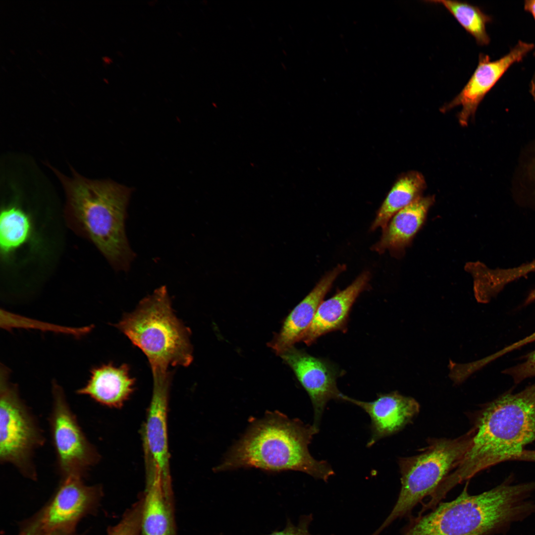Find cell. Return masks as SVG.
<instances>
[{"label":"cell","instance_id":"obj_1","mask_svg":"<svg viewBox=\"0 0 535 535\" xmlns=\"http://www.w3.org/2000/svg\"><path fill=\"white\" fill-rule=\"evenodd\" d=\"M471 445L457 467L440 483L446 495L458 484L491 466L515 460L535 441V383L505 393L484 405L475 420Z\"/></svg>","mask_w":535,"mask_h":535},{"label":"cell","instance_id":"obj_2","mask_svg":"<svg viewBox=\"0 0 535 535\" xmlns=\"http://www.w3.org/2000/svg\"><path fill=\"white\" fill-rule=\"evenodd\" d=\"M530 482L507 479L479 494L471 495L468 484L455 499L440 502L427 514L412 517L402 535H494L535 513L529 499Z\"/></svg>","mask_w":535,"mask_h":535},{"label":"cell","instance_id":"obj_3","mask_svg":"<svg viewBox=\"0 0 535 535\" xmlns=\"http://www.w3.org/2000/svg\"><path fill=\"white\" fill-rule=\"evenodd\" d=\"M54 171L66 193L68 226L91 242L114 269L128 270L135 257L124 225L131 189L111 181L91 180L76 172L70 178Z\"/></svg>","mask_w":535,"mask_h":535},{"label":"cell","instance_id":"obj_4","mask_svg":"<svg viewBox=\"0 0 535 535\" xmlns=\"http://www.w3.org/2000/svg\"><path fill=\"white\" fill-rule=\"evenodd\" d=\"M319 431L313 425L290 419L277 411L269 412L253 422L215 470H294L326 482L334 474L333 470L326 461L315 459L309 450L314 435Z\"/></svg>","mask_w":535,"mask_h":535},{"label":"cell","instance_id":"obj_5","mask_svg":"<svg viewBox=\"0 0 535 535\" xmlns=\"http://www.w3.org/2000/svg\"><path fill=\"white\" fill-rule=\"evenodd\" d=\"M115 326L146 356L153 375L169 366L187 367L193 360L190 331L175 315L166 287L143 299Z\"/></svg>","mask_w":535,"mask_h":535},{"label":"cell","instance_id":"obj_6","mask_svg":"<svg viewBox=\"0 0 535 535\" xmlns=\"http://www.w3.org/2000/svg\"><path fill=\"white\" fill-rule=\"evenodd\" d=\"M475 429L453 439L430 440L420 454L400 458L401 489L390 513L371 535H380L395 520L408 516L415 507L430 496L443 480L460 463L471 445Z\"/></svg>","mask_w":535,"mask_h":535},{"label":"cell","instance_id":"obj_7","mask_svg":"<svg viewBox=\"0 0 535 535\" xmlns=\"http://www.w3.org/2000/svg\"><path fill=\"white\" fill-rule=\"evenodd\" d=\"M9 372L1 365L0 373V461L10 464L24 477L37 479L34 461L36 450L45 443L36 417L20 396L17 385L9 380Z\"/></svg>","mask_w":535,"mask_h":535},{"label":"cell","instance_id":"obj_8","mask_svg":"<svg viewBox=\"0 0 535 535\" xmlns=\"http://www.w3.org/2000/svg\"><path fill=\"white\" fill-rule=\"evenodd\" d=\"M52 394L49 422L57 469L61 478H84L99 463L101 456L83 431L63 388L55 381L52 383Z\"/></svg>","mask_w":535,"mask_h":535},{"label":"cell","instance_id":"obj_9","mask_svg":"<svg viewBox=\"0 0 535 535\" xmlns=\"http://www.w3.org/2000/svg\"><path fill=\"white\" fill-rule=\"evenodd\" d=\"M534 49V44L519 40L507 54L496 60L480 53L477 66L466 84L451 101L440 108V111L445 113L461 106L458 121L462 126H467L486 95L512 65L522 61Z\"/></svg>","mask_w":535,"mask_h":535},{"label":"cell","instance_id":"obj_10","mask_svg":"<svg viewBox=\"0 0 535 535\" xmlns=\"http://www.w3.org/2000/svg\"><path fill=\"white\" fill-rule=\"evenodd\" d=\"M103 495L100 485H87L81 477H63L38 521L47 530L75 529L80 519L96 511Z\"/></svg>","mask_w":535,"mask_h":535},{"label":"cell","instance_id":"obj_11","mask_svg":"<svg viewBox=\"0 0 535 535\" xmlns=\"http://www.w3.org/2000/svg\"><path fill=\"white\" fill-rule=\"evenodd\" d=\"M281 356L293 370L308 393L314 410L313 425L319 430L327 403L331 399L342 401L343 394L338 389L336 384L338 372L328 362L293 346Z\"/></svg>","mask_w":535,"mask_h":535},{"label":"cell","instance_id":"obj_12","mask_svg":"<svg viewBox=\"0 0 535 535\" xmlns=\"http://www.w3.org/2000/svg\"><path fill=\"white\" fill-rule=\"evenodd\" d=\"M342 401L356 405L370 416L371 435L367 443L368 447L401 430L418 415L420 408L414 398L397 391L378 394L377 398L371 402L360 401L343 394Z\"/></svg>","mask_w":535,"mask_h":535},{"label":"cell","instance_id":"obj_13","mask_svg":"<svg viewBox=\"0 0 535 535\" xmlns=\"http://www.w3.org/2000/svg\"><path fill=\"white\" fill-rule=\"evenodd\" d=\"M170 377H153V393L144 434L145 451L157 465L166 486L171 485L167 423Z\"/></svg>","mask_w":535,"mask_h":535},{"label":"cell","instance_id":"obj_14","mask_svg":"<svg viewBox=\"0 0 535 535\" xmlns=\"http://www.w3.org/2000/svg\"><path fill=\"white\" fill-rule=\"evenodd\" d=\"M346 269L345 265H339L325 274L313 289L291 312L282 329L269 343L277 354L285 351L301 341L311 325L318 308L331 288L337 276Z\"/></svg>","mask_w":535,"mask_h":535},{"label":"cell","instance_id":"obj_15","mask_svg":"<svg viewBox=\"0 0 535 535\" xmlns=\"http://www.w3.org/2000/svg\"><path fill=\"white\" fill-rule=\"evenodd\" d=\"M146 482L143 504L141 535H174L172 498L164 489L161 474L153 461L146 457Z\"/></svg>","mask_w":535,"mask_h":535},{"label":"cell","instance_id":"obj_16","mask_svg":"<svg viewBox=\"0 0 535 535\" xmlns=\"http://www.w3.org/2000/svg\"><path fill=\"white\" fill-rule=\"evenodd\" d=\"M435 202L433 195L421 196L395 214L383 229L380 240L372 247L379 254L388 250L392 256H403L424 223Z\"/></svg>","mask_w":535,"mask_h":535},{"label":"cell","instance_id":"obj_17","mask_svg":"<svg viewBox=\"0 0 535 535\" xmlns=\"http://www.w3.org/2000/svg\"><path fill=\"white\" fill-rule=\"evenodd\" d=\"M370 278V272L364 271L347 288L322 301L301 340L309 345L328 332L344 329L351 307Z\"/></svg>","mask_w":535,"mask_h":535},{"label":"cell","instance_id":"obj_18","mask_svg":"<svg viewBox=\"0 0 535 535\" xmlns=\"http://www.w3.org/2000/svg\"><path fill=\"white\" fill-rule=\"evenodd\" d=\"M89 378L76 393L90 397L102 405L121 407L134 389L135 380L126 364L117 367L111 363L92 368Z\"/></svg>","mask_w":535,"mask_h":535},{"label":"cell","instance_id":"obj_19","mask_svg":"<svg viewBox=\"0 0 535 535\" xmlns=\"http://www.w3.org/2000/svg\"><path fill=\"white\" fill-rule=\"evenodd\" d=\"M426 187L425 177L420 172L412 170L402 175L378 210L371 230L379 227L384 229L395 214L422 196Z\"/></svg>","mask_w":535,"mask_h":535},{"label":"cell","instance_id":"obj_20","mask_svg":"<svg viewBox=\"0 0 535 535\" xmlns=\"http://www.w3.org/2000/svg\"><path fill=\"white\" fill-rule=\"evenodd\" d=\"M427 2L443 5L454 17L463 28L475 39L480 46H486L490 41L486 30V24L492 21V17L485 14L479 6L466 1L449 0H431Z\"/></svg>","mask_w":535,"mask_h":535},{"label":"cell","instance_id":"obj_21","mask_svg":"<svg viewBox=\"0 0 535 535\" xmlns=\"http://www.w3.org/2000/svg\"><path fill=\"white\" fill-rule=\"evenodd\" d=\"M31 222L20 209L9 207L1 211L0 216V248L5 255L22 245L28 239Z\"/></svg>","mask_w":535,"mask_h":535},{"label":"cell","instance_id":"obj_22","mask_svg":"<svg viewBox=\"0 0 535 535\" xmlns=\"http://www.w3.org/2000/svg\"><path fill=\"white\" fill-rule=\"evenodd\" d=\"M142 497L128 508L119 522L110 527L107 535H141Z\"/></svg>","mask_w":535,"mask_h":535},{"label":"cell","instance_id":"obj_23","mask_svg":"<svg viewBox=\"0 0 535 535\" xmlns=\"http://www.w3.org/2000/svg\"><path fill=\"white\" fill-rule=\"evenodd\" d=\"M503 373L511 376L516 384L535 376V350L528 354L523 362L505 369Z\"/></svg>","mask_w":535,"mask_h":535},{"label":"cell","instance_id":"obj_24","mask_svg":"<svg viewBox=\"0 0 535 535\" xmlns=\"http://www.w3.org/2000/svg\"><path fill=\"white\" fill-rule=\"evenodd\" d=\"M313 520L314 515L312 513L301 515L298 524L296 525L290 519H288L282 530L274 531L267 535H320L312 534L310 531V527Z\"/></svg>","mask_w":535,"mask_h":535},{"label":"cell","instance_id":"obj_25","mask_svg":"<svg viewBox=\"0 0 535 535\" xmlns=\"http://www.w3.org/2000/svg\"><path fill=\"white\" fill-rule=\"evenodd\" d=\"M21 535H76L75 529L47 530L43 528L38 520L27 528Z\"/></svg>","mask_w":535,"mask_h":535},{"label":"cell","instance_id":"obj_26","mask_svg":"<svg viewBox=\"0 0 535 535\" xmlns=\"http://www.w3.org/2000/svg\"><path fill=\"white\" fill-rule=\"evenodd\" d=\"M515 460L535 462V449H524Z\"/></svg>","mask_w":535,"mask_h":535},{"label":"cell","instance_id":"obj_27","mask_svg":"<svg viewBox=\"0 0 535 535\" xmlns=\"http://www.w3.org/2000/svg\"><path fill=\"white\" fill-rule=\"evenodd\" d=\"M524 9L532 14L535 22V0H525L524 3ZM533 54L535 56V50Z\"/></svg>","mask_w":535,"mask_h":535},{"label":"cell","instance_id":"obj_28","mask_svg":"<svg viewBox=\"0 0 535 535\" xmlns=\"http://www.w3.org/2000/svg\"><path fill=\"white\" fill-rule=\"evenodd\" d=\"M528 170L529 178L533 186H534L535 190V155L533 158Z\"/></svg>","mask_w":535,"mask_h":535},{"label":"cell","instance_id":"obj_29","mask_svg":"<svg viewBox=\"0 0 535 535\" xmlns=\"http://www.w3.org/2000/svg\"><path fill=\"white\" fill-rule=\"evenodd\" d=\"M529 91L535 102V72L531 80Z\"/></svg>","mask_w":535,"mask_h":535},{"label":"cell","instance_id":"obj_30","mask_svg":"<svg viewBox=\"0 0 535 535\" xmlns=\"http://www.w3.org/2000/svg\"><path fill=\"white\" fill-rule=\"evenodd\" d=\"M535 299V290H533L529 295L527 300V302H531Z\"/></svg>","mask_w":535,"mask_h":535},{"label":"cell","instance_id":"obj_31","mask_svg":"<svg viewBox=\"0 0 535 535\" xmlns=\"http://www.w3.org/2000/svg\"><path fill=\"white\" fill-rule=\"evenodd\" d=\"M103 58L104 60L107 63L111 62V59L108 57H104Z\"/></svg>","mask_w":535,"mask_h":535}]
</instances>
